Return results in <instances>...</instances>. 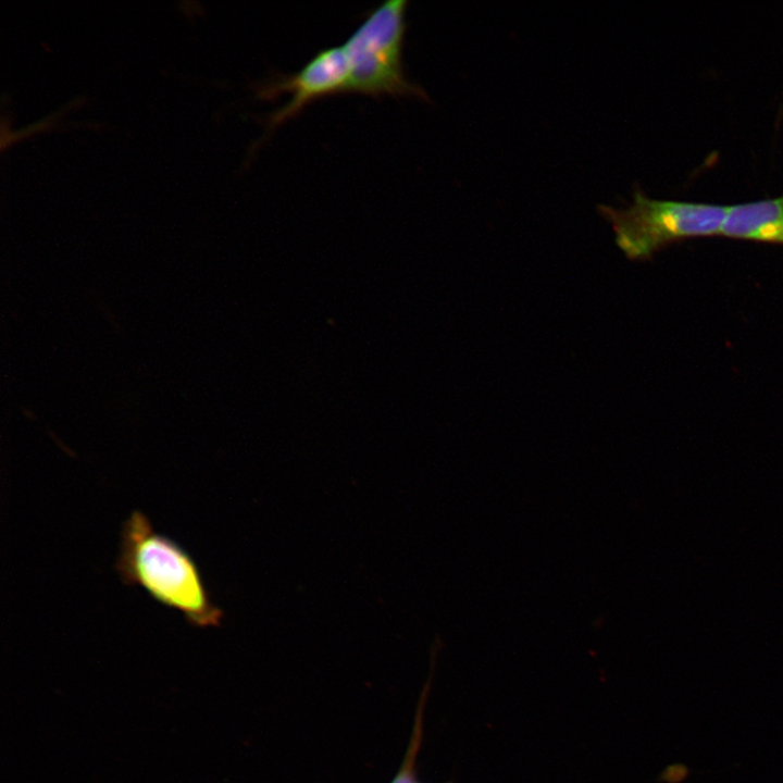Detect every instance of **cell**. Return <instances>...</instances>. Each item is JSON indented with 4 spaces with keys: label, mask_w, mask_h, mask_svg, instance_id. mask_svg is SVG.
<instances>
[{
    "label": "cell",
    "mask_w": 783,
    "mask_h": 783,
    "mask_svg": "<svg viewBox=\"0 0 783 783\" xmlns=\"http://www.w3.org/2000/svg\"><path fill=\"white\" fill-rule=\"evenodd\" d=\"M115 570L124 584L142 588L190 625L221 624L223 610L213 602L195 559L140 510H133L122 525Z\"/></svg>",
    "instance_id": "1"
},
{
    "label": "cell",
    "mask_w": 783,
    "mask_h": 783,
    "mask_svg": "<svg viewBox=\"0 0 783 783\" xmlns=\"http://www.w3.org/2000/svg\"><path fill=\"white\" fill-rule=\"evenodd\" d=\"M598 211L611 223L616 244L624 256L631 261H646L673 243L720 235L728 207L654 199L636 186L627 208L599 204Z\"/></svg>",
    "instance_id": "2"
},
{
    "label": "cell",
    "mask_w": 783,
    "mask_h": 783,
    "mask_svg": "<svg viewBox=\"0 0 783 783\" xmlns=\"http://www.w3.org/2000/svg\"><path fill=\"white\" fill-rule=\"evenodd\" d=\"M406 0H389L372 10L344 42L348 66V91L371 97H414L426 92L411 82L403 69Z\"/></svg>",
    "instance_id": "3"
},
{
    "label": "cell",
    "mask_w": 783,
    "mask_h": 783,
    "mask_svg": "<svg viewBox=\"0 0 783 783\" xmlns=\"http://www.w3.org/2000/svg\"><path fill=\"white\" fill-rule=\"evenodd\" d=\"M349 66L345 49L333 46L318 51L300 70L257 87V97L274 100L284 94L290 100L272 112L266 121L269 132L298 115L310 102L348 91Z\"/></svg>",
    "instance_id": "4"
},
{
    "label": "cell",
    "mask_w": 783,
    "mask_h": 783,
    "mask_svg": "<svg viewBox=\"0 0 783 783\" xmlns=\"http://www.w3.org/2000/svg\"><path fill=\"white\" fill-rule=\"evenodd\" d=\"M720 235L783 245V195L728 207Z\"/></svg>",
    "instance_id": "5"
},
{
    "label": "cell",
    "mask_w": 783,
    "mask_h": 783,
    "mask_svg": "<svg viewBox=\"0 0 783 783\" xmlns=\"http://www.w3.org/2000/svg\"><path fill=\"white\" fill-rule=\"evenodd\" d=\"M414 734L415 736L412 739L409 756L406 758V762L391 783H419L413 771V766L421 739V720H419L418 729L414 731Z\"/></svg>",
    "instance_id": "6"
},
{
    "label": "cell",
    "mask_w": 783,
    "mask_h": 783,
    "mask_svg": "<svg viewBox=\"0 0 783 783\" xmlns=\"http://www.w3.org/2000/svg\"><path fill=\"white\" fill-rule=\"evenodd\" d=\"M691 769L684 763H675L668 767L663 778L670 783H682L689 778Z\"/></svg>",
    "instance_id": "7"
}]
</instances>
